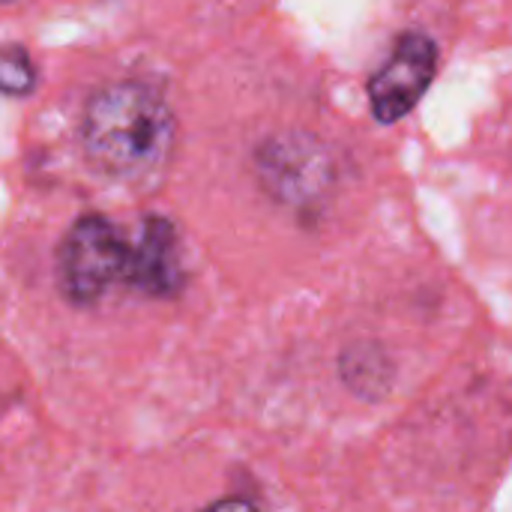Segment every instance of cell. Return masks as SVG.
<instances>
[{
	"instance_id": "cell-1",
	"label": "cell",
	"mask_w": 512,
	"mask_h": 512,
	"mask_svg": "<svg viewBox=\"0 0 512 512\" xmlns=\"http://www.w3.org/2000/svg\"><path fill=\"white\" fill-rule=\"evenodd\" d=\"M81 138L87 159L99 171L120 180H144L171 156L174 114L147 84H108L90 96Z\"/></svg>"
},
{
	"instance_id": "cell-2",
	"label": "cell",
	"mask_w": 512,
	"mask_h": 512,
	"mask_svg": "<svg viewBox=\"0 0 512 512\" xmlns=\"http://www.w3.org/2000/svg\"><path fill=\"white\" fill-rule=\"evenodd\" d=\"M126 273L129 243L105 216L87 213L66 231L57 252V276L66 300L90 306L114 282H126Z\"/></svg>"
},
{
	"instance_id": "cell-3",
	"label": "cell",
	"mask_w": 512,
	"mask_h": 512,
	"mask_svg": "<svg viewBox=\"0 0 512 512\" xmlns=\"http://www.w3.org/2000/svg\"><path fill=\"white\" fill-rule=\"evenodd\" d=\"M438 69V45L426 33H402L393 54L369 78V105L375 120L396 123L429 90Z\"/></svg>"
},
{
	"instance_id": "cell-4",
	"label": "cell",
	"mask_w": 512,
	"mask_h": 512,
	"mask_svg": "<svg viewBox=\"0 0 512 512\" xmlns=\"http://www.w3.org/2000/svg\"><path fill=\"white\" fill-rule=\"evenodd\" d=\"M261 177L273 195L285 201H306L324 189L330 177V162L315 141L306 138H276L258 156Z\"/></svg>"
},
{
	"instance_id": "cell-5",
	"label": "cell",
	"mask_w": 512,
	"mask_h": 512,
	"mask_svg": "<svg viewBox=\"0 0 512 512\" xmlns=\"http://www.w3.org/2000/svg\"><path fill=\"white\" fill-rule=\"evenodd\" d=\"M126 282L150 297H168L183 285L180 243H177V231L168 219L147 216L141 222L138 243L129 246Z\"/></svg>"
},
{
	"instance_id": "cell-6",
	"label": "cell",
	"mask_w": 512,
	"mask_h": 512,
	"mask_svg": "<svg viewBox=\"0 0 512 512\" xmlns=\"http://www.w3.org/2000/svg\"><path fill=\"white\" fill-rule=\"evenodd\" d=\"M36 87V69L21 45H0V93L27 96Z\"/></svg>"
},
{
	"instance_id": "cell-7",
	"label": "cell",
	"mask_w": 512,
	"mask_h": 512,
	"mask_svg": "<svg viewBox=\"0 0 512 512\" xmlns=\"http://www.w3.org/2000/svg\"><path fill=\"white\" fill-rule=\"evenodd\" d=\"M204 512H261L255 504H249V501H240V498H228V501H219V504H213L210 510Z\"/></svg>"
},
{
	"instance_id": "cell-8",
	"label": "cell",
	"mask_w": 512,
	"mask_h": 512,
	"mask_svg": "<svg viewBox=\"0 0 512 512\" xmlns=\"http://www.w3.org/2000/svg\"><path fill=\"white\" fill-rule=\"evenodd\" d=\"M3 3H12V0H0V6H3Z\"/></svg>"
}]
</instances>
